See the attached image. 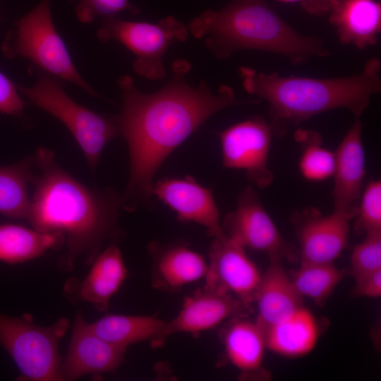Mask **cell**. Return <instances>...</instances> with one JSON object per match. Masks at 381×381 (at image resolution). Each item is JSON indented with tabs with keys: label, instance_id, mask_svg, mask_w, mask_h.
Here are the masks:
<instances>
[{
	"label": "cell",
	"instance_id": "cell-1",
	"mask_svg": "<svg viewBox=\"0 0 381 381\" xmlns=\"http://www.w3.org/2000/svg\"><path fill=\"white\" fill-rule=\"evenodd\" d=\"M189 64L178 60L172 76L160 90L144 93L130 75L119 78L122 106L114 116L119 136L129 152V174L123 206L133 211L149 204L154 176L168 156L208 119L226 108L258 104L259 99H238L230 86L213 92L202 81L197 87L185 81Z\"/></svg>",
	"mask_w": 381,
	"mask_h": 381
},
{
	"label": "cell",
	"instance_id": "cell-2",
	"mask_svg": "<svg viewBox=\"0 0 381 381\" xmlns=\"http://www.w3.org/2000/svg\"><path fill=\"white\" fill-rule=\"evenodd\" d=\"M32 159L34 193L26 219L33 229L63 238L62 271H71L78 260L91 265L105 243L123 236L122 195L85 186L60 167L49 149L38 148Z\"/></svg>",
	"mask_w": 381,
	"mask_h": 381
},
{
	"label": "cell",
	"instance_id": "cell-3",
	"mask_svg": "<svg viewBox=\"0 0 381 381\" xmlns=\"http://www.w3.org/2000/svg\"><path fill=\"white\" fill-rule=\"evenodd\" d=\"M381 62L368 59L355 75L329 78L265 73L242 66L244 90L269 104L274 135L283 137L308 119L328 111L346 109L359 118L372 97L381 91Z\"/></svg>",
	"mask_w": 381,
	"mask_h": 381
},
{
	"label": "cell",
	"instance_id": "cell-4",
	"mask_svg": "<svg viewBox=\"0 0 381 381\" xmlns=\"http://www.w3.org/2000/svg\"><path fill=\"white\" fill-rule=\"evenodd\" d=\"M188 29L195 38L205 39L207 49L219 59L253 49L280 55L298 65L331 54L321 37L296 30L266 0H231L221 9L205 11Z\"/></svg>",
	"mask_w": 381,
	"mask_h": 381
},
{
	"label": "cell",
	"instance_id": "cell-5",
	"mask_svg": "<svg viewBox=\"0 0 381 381\" xmlns=\"http://www.w3.org/2000/svg\"><path fill=\"white\" fill-rule=\"evenodd\" d=\"M8 59H27L30 71L42 72L72 83L88 95H99L83 78L72 61L67 47L54 26L50 0H41L16 21L1 46Z\"/></svg>",
	"mask_w": 381,
	"mask_h": 381
},
{
	"label": "cell",
	"instance_id": "cell-6",
	"mask_svg": "<svg viewBox=\"0 0 381 381\" xmlns=\"http://www.w3.org/2000/svg\"><path fill=\"white\" fill-rule=\"evenodd\" d=\"M37 73L30 87L16 85L18 90L34 106L48 112L69 130L81 148L90 167L95 169L104 147L119 136L114 116L92 111L72 99L56 77Z\"/></svg>",
	"mask_w": 381,
	"mask_h": 381
},
{
	"label": "cell",
	"instance_id": "cell-7",
	"mask_svg": "<svg viewBox=\"0 0 381 381\" xmlns=\"http://www.w3.org/2000/svg\"><path fill=\"white\" fill-rule=\"evenodd\" d=\"M70 326L60 318L49 326L35 324L28 314L0 313V344L20 372V380L61 381L59 343Z\"/></svg>",
	"mask_w": 381,
	"mask_h": 381
},
{
	"label": "cell",
	"instance_id": "cell-8",
	"mask_svg": "<svg viewBox=\"0 0 381 381\" xmlns=\"http://www.w3.org/2000/svg\"><path fill=\"white\" fill-rule=\"evenodd\" d=\"M188 35V28L171 16L157 23L109 17L104 18L97 32L100 41L116 40L129 49L135 56L133 64L134 71L150 80L167 76L164 55L173 44L185 42Z\"/></svg>",
	"mask_w": 381,
	"mask_h": 381
},
{
	"label": "cell",
	"instance_id": "cell-9",
	"mask_svg": "<svg viewBox=\"0 0 381 381\" xmlns=\"http://www.w3.org/2000/svg\"><path fill=\"white\" fill-rule=\"evenodd\" d=\"M221 224L224 234L245 248L280 260L295 261L298 258L296 248L284 238L251 185L241 191L235 210Z\"/></svg>",
	"mask_w": 381,
	"mask_h": 381
},
{
	"label": "cell",
	"instance_id": "cell-10",
	"mask_svg": "<svg viewBox=\"0 0 381 381\" xmlns=\"http://www.w3.org/2000/svg\"><path fill=\"white\" fill-rule=\"evenodd\" d=\"M272 135L270 123L260 116L224 130L219 133L224 167L244 170L251 183L260 188L268 187L274 179L268 167Z\"/></svg>",
	"mask_w": 381,
	"mask_h": 381
},
{
	"label": "cell",
	"instance_id": "cell-11",
	"mask_svg": "<svg viewBox=\"0 0 381 381\" xmlns=\"http://www.w3.org/2000/svg\"><path fill=\"white\" fill-rule=\"evenodd\" d=\"M261 277L243 246L226 235L214 238L208 250L203 288L230 294L251 306Z\"/></svg>",
	"mask_w": 381,
	"mask_h": 381
},
{
	"label": "cell",
	"instance_id": "cell-12",
	"mask_svg": "<svg viewBox=\"0 0 381 381\" xmlns=\"http://www.w3.org/2000/svg\"><path fill=\"white\" fill-rule=\"evenodd\" d=\"M354 217L336 210L324 215L312 207L292 213L301 262H333L347 246L349 222Z\"/></svg>",
	"mask_w": 381,
	"mask_h": 381
},
{
	"label": "cell",
	"instance_id": "cell-13",
	"mask_svg": "<svg viewBox=\"0 0 381 381\" xmlns=\"http://www.w3.org/2000/svg\"><path fill=\"white\" fill-rule=\"evenodd\" d=\"M251 311V306L230 294L202 287L184 298L181 310L171 321L166 322L152 347L162 346L173 334L196 335L216 327L225 320L246 317Z\"/></svg>",
	"mask_w": 381,
	"mask_h": 381
},
{
	"label": "cell",
	"instance_id": "cell-14",
	"mask_svg": "<svg viewBox=\"0 0 381 381\" xmlns=\"http://www.w3.org/2000/svg\"><path fill=\"white\" fill-rule=\"evenodd\" d=\"M126 349L97 336L81 311L73 322L68 351L61 366V381L90 374L115 371L123 362Z\"/></svg>",
	"mask_w": 381,
	"mask_h": 381
},
{
	"label": "cell",
	"instance_id": "cell-15",
	"mask_svg": "<svg viewBox=\"0 0 381 381\" xmlns=\"http://www.w3.org/2000/svg\"><path fill=\"white\" fill-rule=\"evenodd\" d=\"M152 195L172 210L179 221L197 223L213 238L225 235L212 190L192 176L164 178L153 183Z\"/></svg>",
	"mask_w": 381,
	"mask_h": 381
},
{
	"label": "cell",
	"instance_id": "cell-16",
	"mask_svg": "<svg viewBox=\"0 0 381 381\" xmlns=\"http://www.w3.org/2000/svg\"><path fill=\"white\" fill-rule=\"evenodd\" d=\"M362 123L356 118L335 154L332 191L333 210L356 214L354 202L361 194L365 175V155Z\"/></svg>",
	"mask_w": 381,
	"mask_h": 381
},
{
	"label": "cell",
	"instance_id": "cell-17",
	"mask_svg": "<svg viewBox=\"0 0 381 381\" xmlns=\"http://www.w3.org/2000/svg\"><path fill=\"white\" fill-rule=\"evenodd\" d=\"M148 250L152 258V284L157 289L178 291L206 274L207 262L184 242H152Z\"/></svg>",
	"mask_w": 381,
	"mask_h": 381
},
{
	"label": "cell",
	"instance_id": "cell-18",
	"mask_svg": "<svg viewBox=\"0 0 381 381\" xmlns=\"http://www.w3.org/2000/svg\"><path fill=\"white\" fill-rule=\"evenodd\" d=\"M270 259L254 298L258 309L255 321L264 332L269 326L303 306V296L297 291L290 274L282 266L281 260Z\"/></svg>",
	"mask_w": 381,
	"mask_h": 381
},
{
	"label": "cell",
	"instance_id": "cell-19",
	"mask_svg": "<svg viewBox=\"0 0 381 381\" xmlns=\"http://www.w3.org/2000/svg\"><path fill=\"white\" fill-rule=\"evenodd\" d=\"M327 15L341 44L364 49L377 43L381 4L376 0H335Z\"/></svg>",
	"mask_w": 381,
	"mask_h": 381
},
{
	"label": "cell",
	"instance_id": "cell-20",
	"mask_svg": "<svg viewBox=\"0 0 381 381\" xmlns=\"http://www.w3.org/2000/svg\"><path fill=\"white\" fill-rule=\"evenodd\" d=\"M127 276L121 252L114 243H111L98 255L87 276L77 285L76 298L104 311Z\"/></svg>",
	"mask_w": 381,
	"mask_h": 381
},
{
	"label": "cell",
	"instance_id": "cell-21",
	"mask_svg": "<svg viewBox=\"0 0 381 381\" xmlns=\"http://www.w3.org/2000/svg\"><path fill=\"white\" fill-rule=\"evenodd\" d=\"M319 334L315 317L302 306L265 330L266 349L282 356H303L315 347Z\"/></svg>",
	"mask_w": 381,
	"mask_h": 381
},
{
	"label": "cell",
	"instance_id": "cell-22",
	"mask_svg": "<svg viewBox=\"0 0 381 381\" xmlns=\"http://www.w3.org/2000/svg\"><path fill=\"white\" fill-rule=\"evenodd\" d=\"M246 318L230 319L222 339L229 362L247 375L261 370L266 344L262 327Z\"/></svg>",
	"mask_w": 381,
	"mask_h": 381
},
{
	"label": "cell",
	"instance_id": "cell-23",
	"mask_svg": "<svg viewBox=\"0 0 381 381\" xmlns=\"http://www.w3.org/2000/svg\"><path fill=\"white\" fill-rule=\"evenodd\" d=\"M165 323L152 315L115 314L89 323V327L105 341L127 349L131 344L143 341H150L152 346L159 338Z\"/></svg>",
	"mask_w": 381,
	"mask_h": 381
},
{
	"label": "cell",
	"instance_id": "cell-24",
	"mask_svg": "<svg viewBox=\"0 0 381 381\" xmlns=\"http://www.w3.org/2000/svg\"><path fill=\"white\" fill-rule=\"evenodd\" d=\"M64 246L63 238L14 224H0V261L17 264Z\"/></svg>",
	"mask_w": 381,
	"mask_h": 381
},
{
	"label": "cell",
	"instance_id": "cell-25",
	"mask_svg": "<svg viewBox=\"0 0 381 381\" xmlns=\"http://www.w3.org/2000/svg\"><path fill=\"white\" fill-rule=\"evenodd\" d=\"M32 178V155L17 163L0 167L1 214L27 219L31 204L28 187Z\"/></svg>",
	"mask_w": 381,
	"mask_h": 381
},
{
	"label": "cell",
	"instance_id": "cell-26",
	"mask_svg": "<svg viewBox=\"0 0 381 381\" xmlns=\"http://www.w3.org/2000/svg\"><path fill=\"white\" fill-rule=\"evenodd\" d=\"M293 282L303 296L323 305L348 271L339 269L333 262H301V266L289 272Z\"/></svg>",
	"mask_w": 381,
	"mask_h": 381
},
{
	"label": "cell",
	"instance_id": "cell-27",
	"mask_svg": "<svg viewBox=\"0 0 381 381\" xmlns=\"http://www.w3.org/2000/svg\"><path fill=\"white\" fill-rule=\"evenodd\" d=\"M294 138L303 147L298 167L303 178L310 181H322L332 176L335 154L323 147L320 133L298 128Z\"/></svg>",
	"mask_w": 381,
	"mask_h": 381
},
{
	"label": "cell",
	"instance_id": "cell-28",
	"mask_svg": "<svg viewBox=\"0 0 381 381\" xmlns=\"http://www.w3.org/2000/svg\"><path fill=\"white\" fill-rule=\"evenodd\" d=\"M381 270V231L366 234L351 255L350 274L353 277Z\"/></svg>",
	"mask_w": 381,
	"mask_h": 381
},
{
	"label": "cell",
	"instance_id": "cell-29",
	"mask_svg": "<svg viewBox=\"0 0 381 381\" xmlns=\"http://www.w3.org/2000/svg\"><path fill=\"white\" fill-rule=\"evenodd\" d=\"M357 227L366 234L381 231V181H370L365 186L356 216Z\"/></svg>",
	"mask_w": 381,
	"mask_h": 381
},
{
	"label": "cell",
	"instance_id": "cell-30",
	"mask_svg": "<svg viewBox=\"0 0 381 381\" xmlns=\"http://www.w3.org/2000/svg\"><path fill=\"white\" fill-rule=\"evenodd\" d=\"M75 3V13L83 23H90L98 17H114L119 13L127 11L137 14L140 9L129 0H69Z\"/></svg>",
	"mask_w": 381,
	"mask_h": 381
},
{
	"label": "cell",
	"instance_id": "cell-31",
	"mask_svg": "<svg viewBox=\"0 0 381 381\" xmlns=\"http://www.w3.org/2000/svg\"><path fill=\"white\" fill-rule=\"evenodd\" d=\"M0 113L23 119L24 102L17 86L0 72Z\"/></svg>",
	"mask_w": 381,
	"mask_h": 381
},
{
	"label": "cell",
	"instance_id": "cell-32",
	"mask_svg": "<svg viewBox=\"0 0 381 381\" xmlns=\"http://www.w3.org/2000/svg\"><path fill=\"white\" fill-rule=\"evenodd\" d=\"M352 295L355 297L379 298L381 296V270L354 277Z\"/></svg>",
	"mask_w": 381,
	"mask_h": 381
},
{
	"label": "cell",
	"instance_id": "cell-33",
	"mask_svg": "<svg viewBox=\"0 0 381 381\" xmlns=\"http://www.w3.org/2000/svg\"><path fill=\"white\" fill-rule=\"evenodd\" d=\"M282 3L301 4L303 9L310 15H327L335 0H277Z\"/></svg>",
	"mask_w": 381,
	"mask_h": 381
}]
</instances>
